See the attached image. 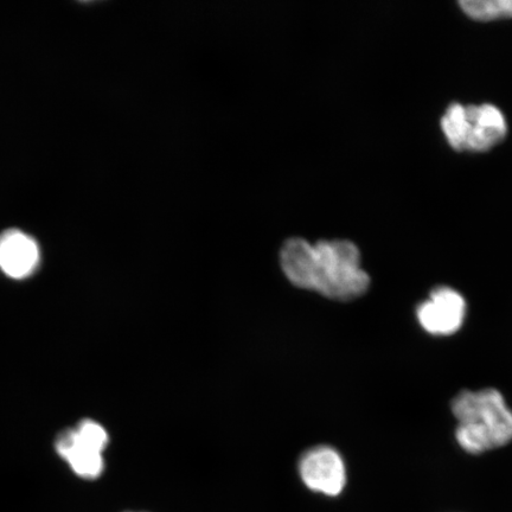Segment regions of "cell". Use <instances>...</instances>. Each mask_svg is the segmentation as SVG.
<instances>
[{"label": "cell", "instance_id": "6", "mask_svg": "<svg viewBox=\"0 0 512 512\" xmlns=\"http://www.w3.org/2000/svg\"><path fill=\"white\" fill-rule=\"evenodd\" d=\"M41 251L37 241L18 229L0 235V271L11 279L31 277L40 266Z\"/></svg>", "mask_w": 512, "mask_h": 512}, {"label": "cell", "instance_id": "9", "mask_svg": "<svg viewBox=\"0 0 512 512\" xmlns=\"http://www.w3.org/2000/svg\"><path fill=\"white\" fill-rule=\"evenodd\" d=\"M75 432L83 443L102 453L105 452L108 441H110L105 427L93 420L86 419L81 421L78 427L75 428Z\"/></svg>", "mask_w": 512, "mask_h": 512}, {"label": "cell", "instance_id": "5", "mask_svg": "<svg viewBox=\"0 0 512 512\" xmlns=\"http://www.w3.org/2000/svg\"><path fill=\"white\" fill-rule=\"evenodd\" d=\"M416 317L422 329L434 336L456 334L466 317V302L462 294L451 287L434 288L430 298L422 302Z\"/></svg>", "mask_w": 512, "mask_h": 512}, {"label": "cell", "instance_id": "1", "mask_svg": "<svg viewBox=\"0 0 512 512\" xmlns=\"http://www.w3.org/2000/svg\"><path fill=\"white\" fill-rule=\"evenodd\" d=\"M280 265L294 286L342 302L363 296L370 285L361 253L348 240H322L311 245L302 238L288 239L281 248Z\"/></svg>", "mask_w": 512, "mask_h": 512}, {"label": "cell", "instance_id": "2", "mask_svg": "<svg viewBox=\"0 0 512 512\" xmlns=\"http://www.w3.org/2000/svg\"><path fill=\"white\" fill-rule=\"evenodd\" d=\"M451 408L458 421V444L466 452L484 453L512 441V411L498 390H464L453 399Z\"/></svg>", "mask_w": 512, "mask_h": 512}, {"label": "cell", "instance_id": "3", "mask_svg": "<svg viewBox=\"0 0 512 512\" xmlns=\"http://www.w3.org/2000/svg\"><path fill=\"white\" fill-rule=\"evenodd\" d=\"M448 144L457 151L485 152L507 136V121L494 105L452 104L441 119Z\"/></svg>", "mask_w": 512, "mask_h": 512}, {"label": "cell", "instance_id": "7", "mask_svg": "<svg viewBox=\"0 0 512 512\" xmlns=\"http://www.w3.org/2000/svg\"><path fill=\"white\" fill-rule=\"evenodd\" d=\"M56 451L66 460L75 473L85 479H95L105 470V460L102 452L83 443L75 430H69L59 435L56 440Z\"/></svg>", "mask_w": 512, "mask_h": 512}, {"label": "cell", "instance_id": "8", "mask_svg": "<svg viewBox=\"0 0 512 512\" xmlns=\"http://www.w3.org/2000/svg\"><path fill=\"white\" fill-rule=\"evenodd\" d=\"M459 5L467 16L479 22L512 18V0H463Z\"/></svg>", "mask_w": 512, "mask_h": 512}, {"label": "cell", "instance_id": "4", "mask_svg": "<svg viewBox=\"0 0 512 512\" xmlns=\"http://www.w3.org/2000/svg\"><path fill=\"white\" fill-rule=\"evenodd\" d=\"M299 475L311 491L338 496L347 484L345 464L335 448L318 446L307 451L299 462Z\"/></svg>", "mask_w": 512, "mask_h": 512}]
</instances>
